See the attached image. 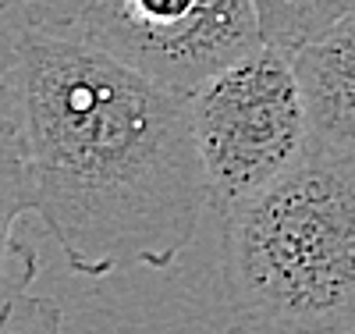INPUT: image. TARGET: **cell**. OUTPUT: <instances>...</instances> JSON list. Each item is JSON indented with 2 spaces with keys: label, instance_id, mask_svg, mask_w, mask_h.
Instances as JSON below:
<instances>
[{
  "label": "cell",
  "instance_id": "cell-1",
  "mask_svg": "<svg viewBox=\"0 0 355 334\" xmlns=\"http://www.w3.org/2000/svg\"><path fill=\"white\" fill-rule=\"evenodd\" d=\"M11 142L82 278L171 267L214 206L189 93L68 33H21Z\"/></svg>",
  "mask_w": 355,
  "mask_h": 334
},
{
  "label": "cell",
  "instance_id": "cell-2",
  "mask_svg": "<svg viewBox=\"0 0 355 334\" xmlns=\"http://www.w3.org/2000/svg\"><path fill=\"white\" fill-rule=\"evenodd\" d=\"M231 334L355 327V153L309 142L266 189L224 210Z\"/></svg>",
  "mask_w": 355,
  "mask_h": 334
},
{
  "label": "cell",
  "instance_id": "cell-3",
  "mask_svg": "<svg viewBox=\"0 0 355 334\" xmlns=\"http://www.w3.org/2000/svg\"><path fill=\"white\" fill-rule=\"evenodd\" d=\"M192 103V128L214 206L231 210L295 167L309 149V117L291 50L263 43L239 65L206 78Z\"/></svg>",
  "mask_w": 355,
  "mask_h": 334
},
{
  "label": "cell",
  "instance_id": "cell-4",
  "mask_svg": "<svg viewBox=\"0 0 355 334\" xmlns=\"http://www.w3.org/2000/svg\"><path fill=\"white\" fill-rule=\"evenodd\" d=\"M68 36L178 93H196L266 43L256 0H96Z\"/></svg>",
  "mask_w": 355,
  "mask_h": 334
},
{
  "label": "cell",
  "instance_id": "cell-5",
  "mask_svg": "<svg viewBox=\"0 0 355 334\" xmlns=\"http://www.w3.org/2000/svg\"><path fill=\"white\" fill-rule=\"evenodd\" d=\"M302 85L309 142L334 153H355V11L291 50Z\"/></svg>",
  "mask_w": 355,
  "mask_h": 334
},
{
  "label": "cell",
  "instance_id": "cell-6",
  "mask_svg": "<svg viewBox=\"0 0 355 334\" xmlns=\"http://www.w3.org/2000/svg\"><path fill=\"white\" fill-rule=\"evenodd\" d=\"M25 214H36L33 185H28L21 153L11 139H4L0 142V313L15 295L28 292L40 270L36 253L15 235Z\"/></svg>",
  "mask_w": 355,
  "mask_h": 334
},
{
  "label": "cell",
  "instance_id": "cell-7",
  "mask_svg": "<svg viewBox=\"0 0 355 334\" xmlns=\"http://www.w3.org/2000/svg\"><path fill=\"white\" fill-rule=\"evenodd\" d=\"M266 43L295 50L355 11V0H256Z\"/></svg>",
  "mask_w": 355,
  "mask_h": 334
},
{
  "label": "cell",
  "instance_id": "cell-8",
  "mask_svg": "<svg viewBox=\"0 0 355 334\" xmlns=\"http://www.w3.org/2000/svg\"><path fill=\"white\" fill-rule=\"evenodd\" d=\"M61 306L53 299L21 292L0 313V334H61Z\"/></svg>",
  "mask_w": 355,
  "mask_h": 334
},
{
  "label": "cell",
  "instance_id": "cell-9",
  "mask_svg": "<svg viewBox=\"0 0 355 334\" xmlns=\"http://www.w3.org/2000/svg\"><path fill=\"white\" fill-rule=\"evenodd\" d=\"M21 33L25 25L0 15V139L15 135V75L21 57Z\"/></svg>",
  "mask_w": 355,
  "mask_h": 334
},
{
  "label": "cell",
  "instance_id": "cell-10",
  "mask_svg": "<svg viewBox=\"0 0 355 334\" xmlns=\"http://www.w3.org/2000/svg\"><path fill=\"white\" fill-rule=\"evenodd\" d=\"M93 4L96 0H28L21 25L43 28V33H71Z\"/></svg>",
  "mask_w": 355,
  "mask_h": 334
},
{
  "label": "cell",
  "instance_id": "cell-11",
  "mask_svg": "<svg viewBox=\"0 0 355 334\" xmlns=\"http://www.w3.org/2000/svg\"><path fill=\"white\" fill-rule=\"evenodd\" d=\"M25 8H28V0H0V15H4V18H15L18 25H21Z\"/></svg>",
  "mask_w": 355,
  "mask_h": 334
},
{
  "label": "cell",
  "instance_id": "cell-12",
  "mask_svg": "<svg viewBox=\"0 0 355 334\" xmlns=\"http://www.w3.org/2000/svg\"><path fill=\"white\" fill-rule=\"evenodd\" d=\"M281 334H291V331H281Z\"/></svg>",
  "mask_w": 355,
  "mask_h": 334
},
{
  "label": "cell",
  "instance_id": "cell-13",
  "mask_svg": "<svg viewBox=\"0 0 355 334\" xmlns=\"http://www.w3.org/2000/svg\"><path fill=\"white\" fill-rule=\"evenodd\" d=\"M348 334H355V327H352V331H348Z\"/></svg>",
  "mask_w": 355,
  "mask_h": 334
}]
</instances>
